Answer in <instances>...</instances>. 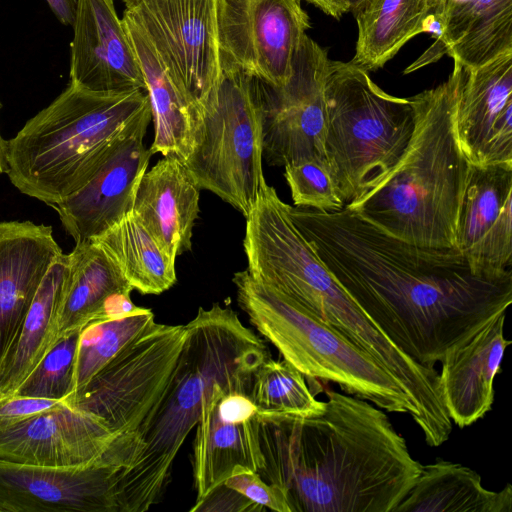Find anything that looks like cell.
<instances>
[{"mask_svg":"<svg viewBox=\"0 0 512 512\" xmlns=\"http://www.w3.org/2000/svg\"><path fill=\"white\" fill-rule=\"evenodd\" d=\"M338 284L402 352L434 368L512 303V270L478 272L456 248L419 246L343 208L290 206Z\"/></svg>","mask_w":512,"mask_h":512,"instance_id":"1","label":"cell"},{"mask_svg":"<svg viewBox=\"0 0 512 512\" xmlns=\"http://www.w3.org/2000/svg\"><path fill=\"white\" fill-rule=\"evenodd\" d=\"M308 413L260 412V477L284 494L291 512H393L422 464L381 408L326 392Z\"/></svg>","mask_w":512,"mask_h":512,"instance_id":"2","label":"cell"},{"mask_svg":"<svg viewBox=\"0 0 512 512\" xmlns=\"http://www.w3.org/2000/svg\"><path fill=\"white\" fill-rule=\"evenodd\" d=\"M185 327L171 382L123 456L116 489L119 512H144L159 501L214 384H252L254 372L270 357L264 342L237 313L219 303L200 307Z\"/></svg>","mask_w":512,"mask_h":512,"instance_id":"3","label":"cell"},{"mask_svg":"<svg viewBox=\"0 0 512 512\" xmlns=\"http://www.w3.org/2000/svg\"><path fill=\"white\" fill-rule=\"evenodd\" d=\"M463 68L454 61L445 82L410 97L415 123L401 161L378 187L345 206L384 232L419 246L457 249L472 166L454 120Z\"/></svg>","mask_w":512,"mask_h":512,"instance_id":"4","label":"cell"},{"mask_svg":"<svg viewBox=\"0 0 512 512\" xmlns=\"http://www.w3.org/2000/svg\"><path fill=\"white\" fill-rule=\"evenodd\" d=\"M151 112L142 89L100 93L69 83L7 140V170L23 194L53 207L79 190L113 140Z\"/></svg>","mask_w":512,"mask_h":512,"instance_id":"5","label":"cell"},{"mask_svg":"<svg viewBox=\"0 0 512 512\" xmlns=\"http://www.w3.org/2000/svg\"><path fill=\"white\" fill-rule=\"evenodd\" d=\"M239 307L284 360L309 380L333 382L387 412L415 417L401 384L372 356L247 270L234 274Z\"/></svg>","mask_w":512,"mask_h":512,"instance_id":"6","label":"cell"},{"mask_svg":"<svg viewBox=\"0 0 512 512\" xmlns=\"http://www.w3.org/2000/svg\"><path fill=\"white\" fill-rule=\"evenodd\" d=\"M325 102V156L346 206L378 187L399 164L414 130V109L410 98L386 93L366 70L331 59Z\"/></svg>","mask_w":512,"mask_h":512,"instance_id":"7","label":"cell"},{"mask_svg":"<svg viewBox=\"0 0 512 512\" xmlns=\"http://www.w3.org/2000/svg\"><path fill=\"white\" fill-rule=\"evenodd\" d=\"M262 120L256 78L222 66L216 93L205 103L184 165L200 188L246 217L263 175Z\"/></svg>","mask_w":512,"mask_h":512,"instance_id":"8","label":"cell"},{"mask_svg":"<svg viewBox=\"0 0 512 512\" xmlns=\"http://www.w3.org/2000/svg\"><path fill=\"white\" fill-rule=\"evenodd\" d=\"M185 339V325L154 322L64 400L101 420L110 431L112 441L98 463L121 471L134 433L171 382Z\"/></svg>","mask_w":512,"mask_h":512,"instance_id":"9","label":"cell"},{"mask_svg":"<svg viewBox=\"0 0 512 512\" xmlns=\"http://www.w3.org/2000/svg\"><path fill=\"white\" fill-rule=\"evenodd\" d=\"M289 209L264 180L245 217L246 270L318 316L346 292L297 228Z\"/></svg>","mask_w":512,"mask_h":512,"instance_id":"10","label":"cell"},{"mask_svg":"<svg viewBox=\"0 0 512 512\" xmlns=\"http://www.w3.org/2000/svg\"><path fill=\"white\" fill-rule=\"evenodd\" d=\"M123 16L145 34L175 85L200 109L222 77L217 0H127Z\"/></svg>","mask_w":512,"mask_h":512,"instance_id":"11","label":"cell"},{"mask_svg":"<svg viewBox=\"0 0 512 512\" xmlns=\"http://www.w3.org/2000/svg\"><path fill=\"white\" fill-rule=\"evenodd\" d=\"M329 61L327 49L307 35L287 83L274 87L256 79L263 158L268 165L284 167L326 158L325 81Z\"/></svg>","mask_w":512,"mask_h":512,"instance_id":"12","label":"cell"},{"mask_svg":"<svg viewBox=\"0 0 512 512\" xmlns=\"http://www.w3.org/2000/svg\"><path fill=\"white\" fill-rule=\"evenodd\" d=\"M301 0H217L222 66L274 87L293 73L310 19Z\"/></svg>","mask_w":512,"mask_h":512,"instance_id":"13","label":"cell"},{"mask_svg":"<svg viewBox=\"0 0 512 512\" xmlns=\"http://www.w3.org/2000/svg\"><path fill=\"white\" fill-rule=\"evenodd\" d=\"M151 120L148 112L126 127L88 181L53 206L75 243L102 234L131 211L137 184L152 156L144 145Z\"/></svg>","mask_w":512,"mask_h":512,"instance_id":"14","label":"cell"},{"mask_svg":"<svg viewBox=\"0 0 512 512\" xmlns=\"http://www.w3.org/2000/svg\"><path fill=\"white\" fill-rule=\"evenodd\" d=\"M252 384L216 383L197 423L193 447L196 502L222 484L236 466L255 472L264 460L259 443V410Z\"/></svg>","mask_w":512,"mask_h":512,"instance_id":"15","label":"cell"},{"mask_svg":"<svg viewBox=\"0 0 512 512\" xmlns=\"http://www.w3.org/2000/svg\"><path fill=\"white\" fill-rule=\"evenodd\" d=\"M120 469L22 465L0 459V512H119Z\"/></svg>","mask_w":512,"mask_h":512,"instance_id":"16","label":"cell"},{"mask_svg":"<svg viewBox=\"0 0 512 512\" xmlns=\"http://www.w3.org/2000/svg\"><path fill=\"white\" fill-rule=\"evenodd\" d=\"M454 120L472 165L512 167V52L463 68Z\"/></svg>","mask_w":512,"mask_h":512,"instance_id":"17","label":"cell"},{"mask_svg":"<svg viewBox=\"0 0 512 512\" xmlns=\"http://www.w3.org/2000/svg\"><path fill=\"white\" fill-rule=\"evenodd\" d=\"M70 83L100 93L142 89L144 77L115 0H78Z\"/></svg>","mask_w":512,"mask_h":512,"instance_id":"18","label":"cell"},{"mask_svg":"<svg viewBox=\"0 0 512 512\" xmlns=\"http://www.w3.org/2000/svg\"><path fill=\"white\" fill-rule=\"evenodd\" d=\"M423 33L434 42L404 74L443 55L465 68L479 67L512 52V0H431Z\"/></svg>","mask_w":512,"mask_h":512,"instance_id":"19","label":"cell"},{"mask_svg":"<svg viewBox=\"0 0 512 512\" xmlns=\"http://www.w3.org/2000/svg\"><path fill=\"white\" fill-rule=\"evenodd\" d=\"M112 435L98 418L66 404L0 430V459L33 466L98 463Z\"/></svg>","mask_w":512,"mask_h":512,"instance_id":"20","label":"cell"},{"mask_svg":"<svg viewBox=\"0 0 512 512\" xmlns=\"http://www.w3.org/2000/svg\"><path fill=\"white\" fill-rule=\"evenodd\" d=\"M457 249L478 272L512 265V167L471 166L460 211Z\"/></svg>","mask_w":512,"mask_h":512,"instance_id":"21","label":"cell"},{"mask_svg":"<svg viewBox=\"0 0 512 512\" xmlns=\"http://www.w3.org/2000/svg\"><path fill=\"white\" fill-rule=\"evenodd\" d=\"M506 311L496 315L440 361L439 390L450 420L459 428L472 425L491 410L494 379L506 348Z\"/></svg>","mask_w":512,"mask_h":512,"instance_id":"22","label":"cell"},{"mask_svg":"<svg viewBox=\"0 0 512 512\" xmlns=\"http://www.w3.org/2000/svg\"><path fill=\"white\" fill-rule=\"evenodd\" d=\"M61 253L51 226L29 220L0 222V360Z\"/></svg>","mask_w":512,"mask_h":512,"instance_id":"23","label":"cell"},{"mask_svg":"<svg viewBox=\"0 0 512 512\" xmlns=\"http://www.w3.org/2000/svg\"><path fill=\"white\" fill-rule=\"evenodd\" d=\"M199 195L200 188L184 163L166 156L141 176L131 212L160 247L176 259L191 250Z\"/></svg>","mask_w":512,"mask_h":512,"instance_id":"24","label":"cell"},{"mask_svg":"<svg viewBox=\"0 0 512 512\" xmlns=\"http://www.w3.org/2000/svg\"><path fill=\"white\" fill-rule=\"evenodd\" d=\"M136 53L149 98L154 138L149 150L180 159L190 155L199 125L200 109L175 85L142 30L122 17Z\"/></svg>","mask_w":512,"mask_h":512,"instance_id":"25","label":"cell"},{"mask_svg":"<svg viewBox=\"0 0 512 512\" xmlns=\"http://www.w3.org/2000/svg\"><path fill=\"white\" fill-rule=\"evenodd\" d=\"M68 271L69 254L61 253L46 272L0 360V398L12 395L58 340V318Z\"/></svg>","mask_w":512,"mask_h":512,"instance_id":"26","label":"cell"},{"mask_svg":"<svg viewBox=\"0 0 512 512\" xmlns=\"http://www.w3.org/2000/svg\"><path fill=\"white\" fill-rule=\"evenodd\" d=\"M393 512H512V486L488 490L476 471L437 459L421 466L412 488Z\"/></svg>","mask_w":512,"mask_h":512,"instance_id":"27","label":"cell"},{"mask_svg":"<svg viewBox=\"0 0 512 512\" xmlns=\"http://www.w3.org/2000/svg\"><path fill=\"white\" fill-rule=\"evenodd\" d=\"M133 290L117 265L94 241L75 243L58 318V338L93 321L106 299Z\"/></svg>","mask_w":512,"mask_h":512,"instance_id":"28","label":"cell"},{"mask_svg":"<svg viewBox=\"0 0 512 512\" xmlns=\"http://www.w3.org/2000/svg\"><path fill=\"white\" fill-rule=\"evenodd\" d=\"M431 0H366L354 13L357 41L352 63L382 68L413 37L423 33Z\"/></svg>","mask_w":512,"mask_h":512,"instance_id":"29","label":"cell"},{"mask_svg":"<svg viewBox=\"0 0 512 512\" xmlns=\"http://www.w3.org/2000/svg\"><path fill=\"white\" fill-rule=\"evenodd\" d=\"M91 240L107 253L133 290L159 295L175 284L176 259L160 247L131 211Z\"/></svg>","mask_w":512,"mask_h":512,"instance_id":"30","label":"cell"},{"mask_svg":"<svg viewBox=\"0 0 512 512\" xmlns=\"http://www.w3.org/2000/svg\"><path fill=\"white\" fill-rule=\"evenodd\" d=\"M154 322L151 309L139 307L128 316L96 320L84 326L80 331L77 348L75 391L82 388L128 343Z\"/></svg>","mask_w":512,"mask_h":512,"instance_id":"31","label":"cell"},{"mask_svg":"<svg viewBox=\"0 0 512 512\" xmlns=\"http://www.w3.org/2000/svg\"><path fill=\"white\" fill-rule=\"evenodd\" d=\"M249 396L260 412L308 413L323 404L315 399L299 370L284 359L271 357L254 372Z\"/></svg>","mask_w":512,"mask_h":512,"instance_id":"32","label":"cell"},{"mask_svg":"<svg viewBox=\"0 0 512 512\" xmlns=\"http://www.w3.org/2000/svg\"><path fill=\"white\" fill-rule=\"evenodd\" d=\"M80 331L58 338L13 394L64 402L75 391Z\"/></svg>","mask_w":512,"mask_h":512,"instance_id":"33","label":"cell"},{"mask_svg":"<svg viewBox=\"0 0 512 512\" xmlns=\"http://www.w3.org/2000/svg\"><path fill=\"white\" fill-rule=\"evenodd\" d=\"M284 177L296 207L337 211L345 207L326 158H313L284 166Z\"/></svg>","mask_w":512,"mask_h":512,"instance_id":"34","label":"cell"},{"mask_svg":"<svg viewBox=\"0 0 512 512\" xmlns=\"http://www.w3.org/2000/svg\"><path fill=\"white\" fill-rule=\"evenodd\" d=\"M223 484L255 504L276 512H291L283 492L264 481L258 472L236 466Z\"/></svg>","mask_w":512,"mask_h":512,"instance_id":"35","label":"cell"},{"mask_svg":"<svg viewBox=\"0 0 512 512\" xmlns=\"http://www.w3.org/2000/svg\"><path fill=\"white\" fill-rule=\"evenodd\" d=\"M65 404L63 401L10 395L0 398V430L16 425L36 414Z\"/></svg>","mask_w":512,"mask_h":512,"instance_id":"36","label":"cell"},{"mask_svg":"<svg viewBox=\"0 0 512 512\" xmlns=\"http://www.w3.org/2000/svg\"><path fill=\"white\" fill-rule=\"evenodd\" d=\"M265 508L255 504L239 492L225 486L223 483L214 488L202 500L195 502L190 511H229L248 512L262 511Z\"/></svg>","mask_w":512,"mask_h":512,"instance_id":"37","label":"cell"},{"mask_svg":"<svg viewBox=\"0 0 512 512\" xmlns=\"http://www.w3.org/2000/svg\"><path fill=\"white\" fill-rule=\"evenodd\" d=\"M57 19L64 25L73 26L78 0H46Z\"/></svg>","mask_w":512,"mask_h":512,"instance_id":"38","label":"cell"},{"mask_svg":"<svg viewBox=\"0 0 512 512\" xmlns=\"http://www.w3.org/2000/svg\"><path fill=\"white\" fill-rule=\"evenodd\" d=\"M323 11L325 14L339 19L349 12L350 0H304Z\"/></svg>","mask_w":512,"mask_h":512,"instance_id":"39","label":"cell"},{"mask_svg":"<svg viewBox=\"0 0 512 512\" xmlns=\"http://www.w3.org/2000/svg\"><path fill=\"white\" fill-rule=\"evenodd\" d=\"M2 103L0 101V109ZM7 170V140L0 134V174L6 173Z\"/></svg>","mask_w":512,"mask_h":512,"instance_id":"40","label":"cell"},{"mask_svg":"<svg viewBox=\"0 0 512 512\" xmlns=\"http://www.w3.org/2000/svg\"><path fill=\"white\" fill-rule=\"evenodd\" d=\"M366 0H350V9L354 13Z\"/></svg>","mask_w":512,"mask_h":512,"instance_id":"41","label":"cell"},{"mask_svg":"<svg viewBox=\"0 0 512 512\" xmlns=\"http://www.w3.org/2000/svg\"><path fill=\"white\" fill-rule=\"evenodd\" d=\"M122 1L124 2V1H127V0H122Z\"/></svg>","mask_w":512,"mask_h":512,"instance_id":"42","label":"cell"}]
</instances>
